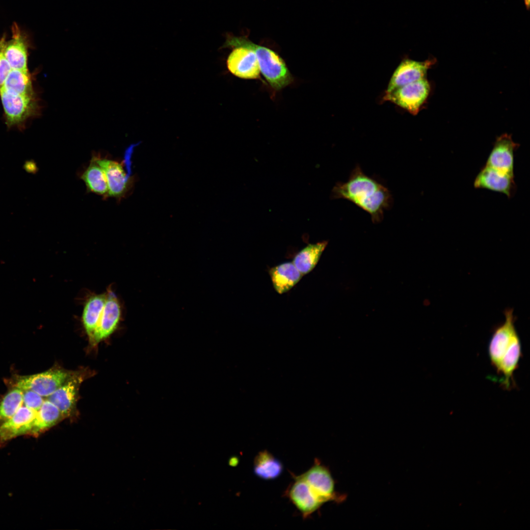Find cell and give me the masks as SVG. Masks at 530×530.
Masks as SVG:
<instances>
[{"label": "cell", "mask_w": 530, "mask_h": 530, "mask_svg": "<svg viewBox=\"0 0 530 530\" xmlns=\"http://www.w3.org/2000/svg\"><path fill=\"white\" fill-rule=\"evenodd\" d=\"M330 197L353 203L369 213L374 223L383 220L385 210L391 208L393 201L389 190L380 182L365 174L358 164L352 170L347 181L336 184Z\"/></svg>", "instance_id": "1"}, {"label": "cell", "mask_w": 530, "mask_h": 530, "mask_svg": "<svg viewBox=\"0 0 530 530\" xmlns=\"http://www.w3.org/2000/svg\"><path fill=\"white\" fill-rule=\"evenodd\" d=\"M242 46L255 53L263 75L271 88L280 90L291 84L293 77L284 60L272 50L252 42L245 37L228 35L224 47Z\"/></svg>", "instance_id": "2"}, {"label": "cell", "mask_w": 530, "mask_h": 530, "mask_svg": "<svg viewBox=\"0 0 530 530\" xmlns=\"http://www.w3.org/2000/svg\"><path fill=\"white\" fill-rule=\"evenodd\" d=\"M0 98L8 127L21 126L40 114V106L36 97L11 93L1 88Z\"/></svg>", "instance_id": "3"}, {"label": "cell", "mask_w": 530, "mask_h": 530, "mask_svg": "<svg viewBox=\"0 0 530 530\" xmlns=\"http://www.w3.org/2000/svg\"><path fill=\"white\" fill-rule=\"evenodd\" d=\"M430 91L429 82L424 78L383 94L380 102H391L416 115L426 102Z\"/></svg>", "instance_id": "4"}, {"label": "cell", "mask_w": 530, "mask_h": 530, "mask_svg": "<svg viewBox=\"0 0 530 530\" xmlns=\"http://www.w3.org/2000/svg\"><path fill=\"white\" fill-rule=\"evenodd\" d=\"M73 372L54 368L38 373L17 376L13 381L12 386L23 391H33L47 398L61 386Z\"/></svg>", "instance_id": "5"}, {"label": "cell", "mask_w": 530, "mask_h": 530, "mask_svg": "<svg viewBox=\"0 0 530 530\" xmlns=\"http://www.w3.org/2000/svg\"><path fill=\"white\" fill-rule=\"evenodd\" d=\"M504 315V322L495 329L488 345L490 361L497 372L512 341L518 335L514 324L513 309H507Z\"/></svg>", "instance_id": "6"}, {"label": "cell", "mask_w": 530, "mask_h": 530, "mask_svg": "<svg viewBox=\"0 0 530 530\" xmlns=\"http://www.w3.org/2000/svg\"><path fill=\"white\" fill-rule=\"evenodd\" d=\"M435 62L434 58L419 61L408 57H404L394 70L383 94L424 78L428 70Z\"/></svg>", "instance_id": "7"}, {"label": "cell", "mask_w": 530, "mask_h": 530, "mask_svg": "<svg viewBox=\"0 0 530 530\" xmlns=\"http://www.w3.org/2000/svg\"><path fill=\"white\" fill-rule=\"evenodd\" d=\"M292 475L294 481L287 489L286 495L300 511L303 518L307 519L318 510L324 502L302 477Z\"/></svg>", "instance_id": "8"}, {"label": "cell", "mask_w": 530, "mask_h": 530, "mask_svg": "<svg viewBox=\"0 0 530 530\" xmlns=\"http://www.w3.org/2000/svg\"><path fill=\"white\" fill-rule=\"evenodd\" d=\"M105 306L90 343L95 345L109 337L117 329L122 317L120 301L109 288L106 292Z\"/></svg>", "instance_id": "9"}, {"label": "cell", "mask_w": 530, "mask_h": 530, "mask_svg": "<svg viewBox=\"0 0 530 530\" xmlns=\"http://www.w3.org/2000/svg\"><path fill=\"white\" fill-rule=\"evenodd\" d=\"M232 48L227 60L229 71L240 79L261 80L259 62L253 51L242 46Z\"/></svg>", "instance_id": "10"}, {"label": "cell", "mask_w": 530, "mask_h": 530, "mask_svg": "<svg viewBox=\"0 0 530 530\" xmlns=\"http://www.w3.org/2000/svg\"><path fill=\"white\" fill-rule=\"evenodd\" d=\"M299 476L324 503L339 499L335 491V483L330 472L318 459H316L314 465Z\"/></svg>", "instance_id": "11"}, {"label": "cell", "mask_w": 530, "mask_h": 530, "mask_svg": "<svg viewBox=\"0 0 530 530\" xmlns=\"http://www.w3.org/2000/svg\"><path fill=\"white\" fill-rule=\"evenodd\" d=\"M11 38L6 40L4 55L12 69L26 71L28 70V49L30 41L27 33L13 22L11 27Z\"/></svg>", "instance_id": "12"}, {"label": "cell", "mask_w": 530, "mask_h": 530, "mask_svg": "<svg viewBox=\"0 0 530 530\" xmlns=\"http://www.w3.org/2000/svg\"><path fill=\"white\" fill-rule=\"evenodd\" d=\"M474 186L500 192L508 198L513 197L516 190L514 175L505 173L485 165L477 175Z\"/></svg>", "instance_id": "13"}, {"label": "cell", "mask_w": 530, "mask_h": 530, "mask_svg": "<svg viewBox=\"0 0 530 530\" xmlns=\"http://www.w3.org/2000/svg\"><path fill=\"white\" fill-rule=\"evenodd\" d=\"M85 376L82 372H74L61 386L47 398L58 408L64 418L70 417L75 412L79 388Z\"/></svg>", "instance_id": "14"}, {"label": "cell", "mask_w": 530, "mask_h": 530, "mask_svg": "<svg viewBox=\"0 0 530 530\" xmlns=\"http://www.w3.org/2000/svg\"><path fill=\"white\" fill-rule=\"evenodd\" d=\"M519 145L507 133L498 137L485 165L510 175H514V152Z\"/></svg>", "instance_id": "15"}, {"label": "cell", "mask_w": 530, "mask_h": 530, "mask_svg": "<svg viewBox=\"0 0 530 530\" xmlns=\"http://www.w3.org/2000/svg\"><path fill=\"white\" fill-rule=\"evenodd\" d=\"M97 159L105 174L108 196L117 198L124 196L133 185V178L125 173L121 163L98 156Z\"/></svg>", "instance_id": "16"}, {"label": "cell", "mask_w": 530, "mask_h": 530, "mask_svg": "<svg viewBox=\"0 0 530 530\" xmlns=\"http://www.w3.org/2000/svg\"><path fill=\"white\" fill-rule=\"evenodd\" d=\"M35 411L23 405L9 419L0 425V443L22 435H28L35 417Z\"/></svg>", "instance_id": "17"}, {"label": "cell", "mask_w": 530, "mask_h": 530, "mask_svg": "<svg viewBox=\"0 0 530 530\" xmlns=\"http://www.w3.org/2000/svg\"><path fill=\"white\" fill-rule=\"evenodd\" d=\"M269 274L275 290L279 294L290 290L303 276L292 262H286L274 266L269 269Z\"/></svg>", "instance_id": "18"}, {"label": "cell", "mask_w": 530, "mask_h": 530, "mask_svg": "<svg viewBox=\"0 0 530 530\" xmlns=\"http://www.w3.org/2000/svg\"><path fill=\"white\" fill-rule=\"evenodd\" d=\"M106 298V292L90 295L86 300L81 315L84 330L91 341L102 314Z\"/></svg>", "instance_id": "19"}, {"label": "cell", "mask_w": 530, "mask_h": 530, "mask_svg": "<svg viewBox=\"0 0 530 530\" xmlns=\"http://www.w3.org/2000/svg\"><path fill=\"white\" fill-rule=\"evenodd\" d=\"M521 356V344L519 335H517L504 356L497 371L499 374H502L501 382L506 389H510L514 383L513 374L518 367Z\"/></svg>", "instance_id": "20"}, {"label": "cell", "mask_w": 530, "mask_h": 530, "mask_svg": "<svg viewBox=\"0 0 530 530\" xmlns=\"http://www.w3.org/2000/svg\"><path fill=\"white\" fill-rule=\"evenodd\" d=\"M63 419L58 408L50 400L45 399L40 409L36 412L28 435L35 437L39 436Z\"/></svg>", "instance_id": "21"}, {"label": "cell", "mask_w": 530, "mask_h": 530, "mask_svg": "<svg viewBox=\"0 0 530 530\" xmlns=\"http://www.w3.org/2000/svg\"><path fill=\"white\" fill-rule=\"evenodd\" d=\"M283 470L282 463L268 451H260L255 456L253 472L259 478L266 480L274 479L282 474Z\"/></svg>", "instance_id": "22"}, {"label": "cell", "mask_w": 530, "mask_h": 530, "mask_svg": "<svg viewBox=\"0 0 530 530\" xmlns=\"http://www.w3.org/2000/svg\"><path fill=\"white\" fill-rule=\"evenodd\" d=\"M327 243V241H322L309 244L295 256L292 263L303 275L315 268Z\"/></svg>", "instance_id": "23"}, {"label": "cell", "mask_w": 530, "mask_h": 530, "mask_svg": "<svg viewBox=\"0 0 530 530\" xmlns=\"http://www.w3.org/2000/svg\"><path fill=\"white\" fill-rule=\"evenodd\" d=\"M81 178L87 188L91 192L108 196V187L105 174L97 161L96 156L92 157L88 166Z\"/></svg>", "instance_id": "24"}, {"label": "cell", "mask_w": 530, "mask_h": 530, "mask_svg": "<svg viewBox=\"0 0 530 530\" xmlns=\"http://www.w3.org/2000/svg\"><path fill=\"white\" fill-rule=\"evenodd\" d=\"M2 88L11 93L36 97L28 71L12 69Z\"/></svg>", "instance_id": "25"}, {"label": "cell", "mask_w": 530, "mask_h": 530, "mask_svg": "<svg viewBox=\"0 0 530 530\" xmlns=\"http://www.w3.org/2000/svg\"><path fill=\"white\" fill-rule=\"evenodd\" d=\"M23 405V390L13 387L0 402V425L11 418Z\"/></svg>", "instance_id": "26"}, {"label": "cell", "mask_w": 530, "mask_h": 530, "mask_svg": "<svg viewBox=\"0 0 530 530\" xmlns=\"http://www.w3.org/2000/svg\"><path fill=\"white\" fill-rule=\"evenodd\" d=\"M6 40V34L4 33L0 38V89L2 87L9 73L12 69L4 53Z\"/></svg>", "instance_id": "27"}, {"label": "cell", "mask_w": 530, "mask_h": 530, "mask_svg": "<svg viewBox=\"0 0 530 530\" xmlns=\"http://www.w3.org/2000/svg\"><path fill=\"white\" fill-rule=\"evenodd\" d=\"M23 405L37 411L45 399L37 393L30 390H23Z\"/></svg>", "instance_id": "28"}, {"label": "cell", "mask_w": 530, "mask_h": 530, "mask_svg": "<svg viewBox=\"0 0 530 530\" xmlns=\"http://www.w3.org/2000/svg\"><path fill=\"white\" fill-rule=\"evenodd\" d=\"M139 143H140V142H138V143H135V144H132L130 145L126 149L125 152L124 162H125V164L126 165V169H127V174L130 177H131V173H132V171H131V164H132L131 158H132V154L133 153L134 148L136 146H137Z\"/></svg>", "instance_id": "29"}, {"label": "cell", "mask_w": 530, "mask_h": 530, "mask_svg": "<svg viewBox=\"0 0 530 530\" xmlns=\"http://www.w3.org/2000/svg\"><path fill=\"white\" fill-rule=\"evenodd\" d=\"M524 1L527 9H529L530 8V0H524Z\"/></svg>", "instance_id": "30"}]
</instances>
